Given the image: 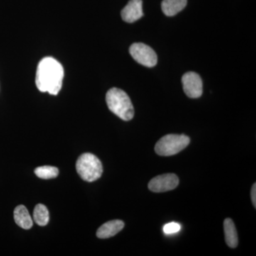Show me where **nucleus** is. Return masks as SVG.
Wrapping results in <instances>:
<instances>
[{
    "label": "nucleus",
    "instance_id": "f257e3e1",
    "mask_svg": "<svg viewBox=\"0 0 256 256\" xmlns=\"http://www.w3.org/2000/svg\"><path fill=\"white\" fill-rule=\"evenodd\" d=\"M64 70L62 64L52 57H45L38 63L36 85L41 92L57 95L62 89Z\"/></svg>",
    "mask_w": 256,
    "mask_h": 256
},
{
    "label": "nucleus",
    "instance_id": "f03ea898",
    "mask_svg": "<svg viewBox=\"0 0 256 256\" xmlns=\"http://www.w3.org/2000/svg\"><path fill=\"white\" fill-rule=\"evenodd\" d=\"M106 102L111 112L120 118L129 121L134 117V110L130 98L126 92L112 88L106 94Z\"/></svg>",
    "mask_w": 256,
    "mask_h": 256
},
{
    "label": "nucleus",
    "instance_id": "7ed1b4c3",
    "mask_svg": "<svg viewBox=\"0 0 256 256\" xmlns=\"http://www.w3.org/2000/svg\"><path fill=\"white\" fill-rule=\"evenodd\" d=\"M76 168L82 180L88 182L98 180L104 172L100 160L92 153H84L79 156Z\"/></svg>",
    "mask_w": 256,
    "mask_h": 256
},
{
    "label": "nucleus",
    "instance_id": "20e7f679",
    "mask_svg": "<svg viewBox=\"0 0 256 256\" xmlns=\"http://www.w3.org/2000/svg\"><path fill=\"white\" fill-rule=\"evenodd\" d=\"M190 142V138L184 134H168L156 142L154 150L160 156H174L185 149Z\"/></svg>",
    "mask_w": 256,
    "mask_h": 256
},
{
    "label": "nucleus",
    "instance_id": "39448f33",
    "mask_svg": "<svg viewBox=\"0 0 256 256\" xmlns=\"http://www.w3.org/2000/svg\"><path fill=\"white\" fill-rule=\"evenodd\" d=\"M130 54L141 65L153 67L158 63V56L154 50L142 43H134L130 47Z\"/></svg>",
    "mask_w": 256,
    "mask_h": 256
},
{
    "label": "nucleus",
    "instance_id": "423d86ee",
    "mask_svg": "<svg viewBox=\"0 0 256 256\" xmlns=\"http://www.w3.org/2000/svg\"><path fill=\"white\" fill-rule=\"evenodd\" d=\"M180 180L174 174H164L156 176L151 180L148 184L150 191L156 193H162L171 191L178 186Z\"/></svg>",
    "mask_w": 256,
    "mask_h": 256
},
{
    "label": "nucleus",
    "instance_id": "0eeeda50",
    "mask_svg": "<svg viewBox=\"0 0 256 256\" xmlns=\"http://www.w3.org/2000/svg\"><path fill=\"white\" fill-rule=\"evenodd\" d=\"M182 82L184 92L191 98L201 97L203 92V82L201 77L194 72H188L183 76Z\"/></svg>",
    "mask_w": 256,
    "mask_h": 256
},
{
    "label": "nucleus",
    "instance_id": "6e6552de",
    "mask_svg": "<svg viewBox=\"0 0 256 256\" xmlns=\"http://www.w3.org/2000/svg\"><path fill=\"white\" fill-rule=\"evenodd\" d=\"M144 15L142 0H130L121 12V16L124 22L133 23Z\"/></svg>",
    "mask_w": 256,
    "mask_h": 256
},
{
    "label": "nucleus",
    "instance_id": "1a4fd4ad",
    "mask_svg": "<svg viewBox=\"0 0 256 256\" xmlns=\"http://www.w3.org/2000/svg\"><path fill=\"white\" fill-rule=\"evenodd\" d=\"M124 222L122 220H110V222L102 224L100 228L98 229L96 236L99 238H110V237L114 236L116 234H118L120 230H122V228H124Z\"/></svg>",
    "mask_w": 256,
    "mask_h": 256
},
{
    "label": "nucleus",
    "instance_id": "9d476101",
    "mask_svg": "<svg viewBox=\"0 0 256 256\" xmlns=\"http://www.w3.org/2000/svg\"><path fill=\"white\" fill-rule=\"evenodd\" d=\"M15 222L18 226L24 229H30L33 226V220L28 213V208L23 205H20L15 208L14 212Z\"/></svg>",
    "mask_w": 256,
    "mask_h": 256
},
{
    "label": "nucleus",
    "instance_id": "9b49d317",
    "mask_svg": "<svg viewBox=\"0 0 256 256\" xmlns=\"http://www.w3.org/2000/svg\"><path fill=\"white\" fill-rule=\"evenodd\" d=\"M188 4V0H163L162 10L168 16H174L184 9Z\"/></svg>",
    "mask_w": 256,
    "mask_h": 256
},
{
    "label": "nucleus",
    "instance_id": "f8f14e48",
    "mask_svg": "<svg viewBox=\"0 0 256 256\" xmlns=\"http://www.w3.org/2000/svg\"><path fill=\"white\" fill-rule=\"evenodd\" d=\"M224 228L227 245L232 248H236L238 244V234L233 220L230 218L225 220L224 222Z\"/></svg>",
    "mask_w": 256,
    "mask_h": 256
},
{
    "label": "nucleus",
    "instance_id": "ddd939ff",
    "mask_svg": "<svg viewBox=\"0 0 256 256\" xmlns=\"http://www.w3.org/2000/svg\"><path fill=\"white\" fill-rule=\"evenodd\" d=\"M34 220L37 225L44 226L50 222V214L46 206L38 204L35 206L33 213Z\"/></svg>",
    "mask_w": 256,
    "mask_h": 256
},
{
    "label": "nucleus",
    "instance_id": "4468645a",
    "mask_svg": "<svg viewBox=\"0 0 256 256\" xmlns=\"http://www.w3.org/2000/svg\"><path fill=\"white\" fill-rule=\"evenodd\" d=\"M34 173L38 178L43 180H50L57 178L60 173L58 168L52 166H38L34 170Z\"/></svg>",
    "mask_w": 256,
    "mask_h": 256
},
{
    "label": "nucleus",
    "instance_id": "2eb2a0df",
    "mask_svg": "<svg viewBox=\"0 0 256 256\" xmlns=\"http://www.w3.org/2000/svg\"><path fill=\"white\" fill-rule=\"evenodd\" d=\"M180 229H181V226L180 224L172 222V223L166 224L163 228V230L165 234H172L180 232Z\"/></svg>",
    "mask_w": 256,
    "mask_h": 256
},
{
    "label": "nucleus",
    "instance_id": "dca6fc26",
    "mask_svg": "<svg viewBox=\"0 0 256 256\" xmlns=\"http://www.w3.org/2000/svg\"><path fill=\"white\" fill-rule=\"evenodd\" d=\"M252 203L254 204V207H256V184H254L252 186Z\"/></svg>",
    "mask_w": 256,
    "mask_h": 256
}]
</instances>
